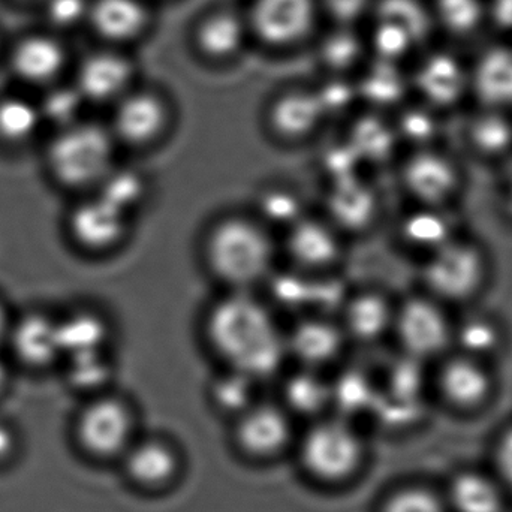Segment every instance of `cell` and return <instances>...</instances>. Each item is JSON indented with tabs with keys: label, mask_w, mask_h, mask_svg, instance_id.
I'll use <instances>...</instances> for the list:
<instances>
[{
	"label": "cell",
	"mask_w": 512,
	"mask_h": 512,
	"mask_svg": "<svg viewBox=\"0 0 512 512\" xmlns=\"http://www.w3.org/2000/svg\"><path fill=\"white\" fill-rule=\"evenodd\" d=\"M203 334L210 351L227 369L270 378L282 369L288 348L271 310L251 292H231L207 310Z\"/></svg>",
	"instance_id": "obj_1"
},
{
	"label": "cell",
	"mask_w": 512,
	"mask_h": 512,
	"mask_svg": "<svg viewBox=\"0 0 512 512\" xmlns=\"http://www.w3.org/2000/svg\"><path fill=\"white\" fill-rule=\"evenodd\" d=\"M201 255L207 271L225 288L251 292L273 274L277 242L258 216L230 213L207 228Z\"/></svg>",
	"instance_id": "obj_2"
},
{
	"label": "cell",
	"mask_w": 512,
	"mask_h": 512,
	"mask_svg": "<svg viewBox=\"0 0 512 512\" xmlns=\"http://www.w3.org/2000/svg\"><path fill=\"white\" fill-rule=\"evenodd\" d=\"M119 150L107 123L80 119L57 129L48 144L45 159L51 176L59 185L89 194L117 167Z\"/></svg>",
	"instance_id": "obj_3"
},
{
	"label": "cell",
	"mask_w": 512,
	"mask_h": 512,
	"mask_svg": "<svg viewBox=\"0 0 512 512\" xmlns=\"http://www.w3.org/2000/svg\"><path fill=\"white\" fill-rule=\"evenodd\" d=\"M420 279L423 292L445 306H465L480 297L489 283V254L481 243L457 234L424 256Z\"/></svg>",
	"instance_id": "obj_4"
},
{
	"label": "cell",
	"mask_w": 512,
	"mask_h": 512,
	"mask_svg": "<svg viewBox=\"0 0 512 512\" xmlns=\"http://www.w3.org/2000/svg\"><path fill=\"white\" fill-rule=\"evenodd\" d=\"M363 436L345 417L316 418L300 442V462L318 483L339 486L366 462Z\"/></svg>",
	"instance_id": "obj_5"
},
{
	"label": "cell",
	"mask_w": 512,
	"mask_h": 512,
	"mask_svg": "<svg viewBox=\"0 0 512 512\" xmlns=\"http://www.w3.org/2000/svg\"><path fill=\"white\" fill-rule=\"evenodd\" d=\"M432 366L430 391L450 414L477 417L495 402L499 382L493 363L450 351Z\"/></svg>",
	"instance_id": "obj_6"
},
{
	"label": "cell",
	"mask_w": 512,
	"mask_h": 512,
	"mask_svg": "<svg viewBox=\"0 0 512 512\" xmlns=\"http://www.w3.org/2000/svg\"><path fill=\"white\" fill-rule=\"evenodd\" d=\"M448 309L423 291L396 304L391 336L405 357L433 364L453 349L454 319Z\"/></svg>",
	"instance_id": "obj_7"
},
{
	"label": "cell",
	"mask_w": 512,
	"mask_h": 512,
	"mask_svg": "<svg viewBox=\"0 0 512 512\" xmlns=\"http://www.w3.org/2000/svg\"><path fill=\"white\" fill-rule=\"evenodd\" d=\"M78 447L96 460H120L138 438L137 415L128 400L116 394H95L75 421Z\"/></svg>",
	"instance_id": "obj_8"
},
{
	"label": "cell",
	"mask_w": 512,
	"mask_h": 512,
	"mask_svg": "<svg viewBox=\"0 0 512 512\" xmlns=\"http://www.w3.org/2000/svg\"><path fill=\"white\" fill-rule=\"evenodd\" d=\"M107 125L120 149H152L170 132L173 110L158 92L134 87L113 105Z\"/></svg>",
	"instance_id": "obj_9"
},
{
	"label": "cell",
	"mask_w": 512,
	"mask_h": 512,
	"mask_svg": "<svg viewBox=\"0 0 512 512\" xmlns=\"http://www.w3.org/2000/svg\"><path fill=\"white\" fill-rule=\"evenodd\" d=\"M400 182L415 206L450 209L463 191V171L438 147L412 150L400 168Z\"/></svg>",
	"instance_id": "obj_10"
},
{
	"label": "cell",
	"mask_w": 512,
	"mask_h": 512,
	"mask_svg": "<svg viewBox=\"0 0 512 512\" xmlns=\"http://www.w3.org/2000/svg\"><path fill=\"white\" fill-rule=\"evenodd\" d=\"M131 222L132 213L93 191L83 194L69 212L68 233L86 254L107 255L126 242Z\"/></svg>",
	"instance_id": "obj_11"
},
{
	"label": "cell",
	"mask_w": 512,
	"mask_h": 512,
	"mask_svg": "<svg viewBox=\"0 0 512 512\" xmlns=\"http://www.w3.org/2000/svg\"><path fill=\"white\" fill-rule=\"evenodd\" d=\"M60 36L48 29L18 36L6 51L11 75L26 86L39 89L59 83L69 62L68 48Z\"/></svg>",
	"instance_id": "obj_12"
},
{
	"label": "cell",
	"mask_w": 512,
	"mask_h": 512,
	"mask_svg": "<svg viewBox=\"0 0 512 512\" xmlns=\"http://www.w3.org/2000/svg\"><path fill=\"white\" fill-rule=\"evenodd\" d=\"M319 9L318 0H254L246 21L262 44L289 48L310 35Z\"/></svg>",
	"instance_id": "obj_13"
},
{
	"label": "cell",
	"mask_w": 512,
	"mask_h": 512,
	"mask_svg": "<svg viewBox=\"0 0 512 512\" xmlns=\"http://www.w3.org/2000/svg\"><path fill=\"white\" fill-rule=\"evenodd\" d=\"M421 104L438 111H450L471 96V75L457 54L435 50L424 54L411 77Z\"/></svg>",
	"instance_id": "obj_14"
},
{
	"label": "cell",
	"mask_w": 512,
	"mask_h": 512,
	"mask_svg": "<svg viewBox=\"0 0 512 512\" xmlns=\"http://www.w3.org/2000/svg\"><path fill=\"white\" fill-rule=\"evenodd\" d=\"M292 435V415L283 405L258 400L236 417L234 441L243 454L255 460H270L285 453Z\"/></svg>",
	"instance_id": "obj_15"
},
{
	"label": "cell",
	"mask_w": 512,
	"mask_h": 512,
	"mask_svg": "<svg viewBox=\"0 0 512 512\" xmlns=\"http://www.w3.org/2000/svg\"><path fill=\"white\" fill-rule=\"evenodd\" d=\"M450 512H511L512 501L492 469L463 463L439 481Z\"/></svg>",
	"instance_id": "obj_16"
},
{
	"label": "cell",
	"mask_w": 512,
	"mask_h": 512,
	"mask_svg": "<svg viewBox=\"0 0 512 512\" xmlns=\"http://www.w3.org/2000/svg\"><path fill=\"white\" fill-rule=\"evenodd\" d=\"M283 249L298 270L325 273L342 261V233L328 219L303 215L286 228Z\"/></svg>",
	"instance_id": "obj_17"
},
{
	"label": "cell",
	"mask_w": 512,
	"mask_h": 512,
	"mask_svg": "<svg viewBox=\"0 0 512 512\" xmlns=\"http://www.w3.org/2000/svg\"><path fill=\"white\" fill-rule=\"evenodd\" d=\"M135 66L116 50L93 51L78 63L74 86L87 104L114 105L134 89Z\"/></svg>",
	"instance_id": "obj_18"
},
{
	"label": "cell",
	"mask_w": 512,
	"mask_h": 512,
	"mask_svg": "<svg viewBox=\"0 0 512 512\" xmlns=\"http://www.w3.org/2000/svg\"><path fill=\"white\" fill-rule=\"evenodd\" d=\"M327 119L316 90H286L271 101L265 113L270 134L286 144L309 140Z\"/></svg>",
	"instance_id": "obj_19"
},
{
	"label": "cell",
	"mask_w": 512,
	"mask_h": 512,
	"mask_svg": "<svg viewBox=\"0 0 512 512\" xmlns=\"http://www.w3.org/2000/svg\"><path fill=\"white\" fill-rule=\"evenodd\" d=\"M120 462L126 478L143 490L167 489L182 471L179 450L162 438L138 436Z\"/></svg>",
	"instance_id": "obj_20"
},
{
	"label": "cell",
	"mask_w": 512,
	"mask_h": 512,
	"mask_svg": "<svg viewBox=\"0 0 512 512\" xmlns=\"http://www.w3.org/2000/svg\"><path fill=\"white\" fill-rule=\"evenodd\" d=\"M14 357L30 369H47L62 360L57 318L29 312L14 319L6 342Z\"/></svg>",
	"instance_id": "obj_21"
},
{
	"label": "cell",
	"mask_w": 512,
	"mask_h": 512,
	"mask_svg": "<svg viewBox=\"0 0 512 512\" xmlns=\"http://www.w3.org/2000/svg\"><path fill=\"white\" fill-rule=\"evenodd\" d=\"M396 304L379 289H363L343 303L340 327L346 339L373 345L393 331Z\"/></svg>",
	"instance_id": "obj_22"
},
{
	"label": "cell",
	"mask_w": 512,
	"mask_h": 512,
	"mask_svg": "<svg viewBox=\"0 0 512 512\" xmlns=\"http://www.w3.org/2000/svg\"><path fill=\"white\" fill-rule=\"evenodd\" d=\"M471 95L480 107L512 113V44L486 47L469 63Z\"/></svg>",
	"instance_id": "obj_23"
},
{
	"label": "cell",
	"mask_w": 512,
	"mask_h": 512,
	"mask_svg": "<svg viewBox=\"0 0 512 512\" xmlns=\"http://www.w3.org/2000/svg\"><path fill=\"white\" fill-rule=\"evenodd\" d=\"M346 342L348 339L339 322L321 316L304 318L286 334L288 355L313 370L336 363Z\"/></svg>",
	"instance_id": "obj_24"
},
{
	"label": "cell",
	"mask_w": 512,
	"mask_h": 512,
	"mask_svg": "<svg viewBox=\"0 0 512 512\" xmlns=\"http://www.w3.org/2000/svg\"><path fill=\"white\" fill-rule=\"evenodd\" d=\"M149 23V9L143 0H90L86 24L107 44L135 41Z\"/></svg>",
	"instance_id": "obj_25"
},
{
	"label": "cell",
	"mask_w": 512,
	"mask_h": 512,
	"mask_svg": "<svg viewBox=\"0 0 512 512\" xmlns=\"http://www.w3.org/2000/svg\"><path fill=\"white\" fill-rule=\"evenodd\" d=\"M379 215L378 194L354 176L340 177L328 194V221L340 233H361L375 224Z\"/></svg>",
	"instance_id": "obj_26"
},
{
	"label": "cell",
	"mask_w": 512,
	"mask_h": 512,
	"mask_svg": "<svg viewBox=\"0 0 512 512\" xmlns=\"http://www.w3.org/2000/svg\"><path fill=\"white\" fill-rule=\"evenodd\" d=\"M397 234L406 249L424 258L459 233L448 215V209L415 206L414 210L403 216Z\"/></svg>",
	"instance_id": "obj_27"
},
{
	"label": "cell",
	"mask_w": 512,
	"mask_h": 512,
	"mask_svg": "<svg viewBox=\"0 0 512 512\" xmlns=\"http://www.w3.org/2000/svg\"><path fill=\"white\" fill-rule=\"evenodd\" d=\"M248 21L230 11L207 15L195 29V47L207 60L228 62L245 47Z\"/></svg>",
	"instance_id": "obj_28"
},
{
	"label": "cell",
	"mask_w": 512,
	"mask_h": 512,
	"mask_svg": "<svg viewBox=\"0 0 512 512\" xmlns=\"http://www.w3.org/2000/svg\"><path fill=\"white\" fill-rule=\"evenodd\" d=\"M469 149L487 161H504L512 156L511 113L480 107L466 125Z\"/></svg>",
	"instance_id": "obj_29"
},
{
	"label": "cell",
	"mask_w": 512,
	"mask_h": 512,
	"mask_svg": "<svg viewBox=\"0 0 512 512\" xmlns=\"http://www.w3.org/2000/svg\"><path fill=\"white\" fill-rule=\"evenodd\" d=\"M507 334L504 327L484 313H471L454 321L453 349L493 363L504 352Z\"/></svg>",
	"instance_id": "obj_30"
},
{
	"label": "cell",
	"mask_w": 512,
	"mask_h": 512,
	"mask_svg": "<svg viewBox=\"0 0 512 512\" xmlns=\"http://www.w3.org/2000/svg\"><path fill=\"white\" fill-rule=\"evenodd\" d=\"M62 358L87 351H102L108 339L105 319L93 310H75L57 319Z\"/></svg>",
	"instance_id": "obj_31"
},
{
	"label": "cell",
	"mask_w": 512,
	"mask_h": 512,
	"mask_svg": "<svg viewBox=\"0 0 512 512\" xmlns=\"http://www.w3.org/2000/svg\"><path fill=\"white\" fill-rule=\"evenodd\" d=\"M44 126L36 99L24 95L0 96V141L21 146L33 140Z\"/></svg>",
	"instance_id": "obj_32"
},
{
	"label": "cell",
	"mask_w": 512,
	"mask_h": 512,
	"mask_svg": "<svg viewBox=\"0 0 512 512\" xmlns=\"http://www.w3.org/2000/svg\"><path fill=\"white\" fill-rule=\"evenodd\" d=\"M285 406L289 414H301L306 417L316 415L331 405V384H327L318 370L307 369L289 376L283 387Z\"/></svg>",
	"instance_id": "obj_33"
},
{
	"label": "cell",
	"mask_w": 512,
	"mask_h": 512,
	"mask_svg": "<svg viewBox=\"0 0 512 512\" xmlns=\"http://www.w3.org/2000/svg\"><path fill=\"white\" fill-rule=\"evenodd\" d=\"M433 24L454 38H469L487 24L486 0H432Z\"/></svg>",
	"instance_id": "obj_34"
},
{
	"label": "cell",
	"mask_w": 512,
	"mask_h": 512,
	"mask_svg": "<svg viewBox=\"0 0 512 512\" xmlns=\"http://www.w3.org/2000/svg\"><path fill=\"white\" fill-rule=\"evenodd\" d=\"M379 512H450L441 486L435 481L409 480L391 489Z\"/></svg>",
	"instance_id": "obj_35"
},
{
	"label": "cell",
	"mask_w": 512,
	"mask_h": 512,
	"mask_svg": "<svg viewBox=\"0 0 512 512\" xmlns=\"http://www.w3.org/2000/svg\"><path fill=\"white\" fill-rule=\"evenodd\" d=\"M42 96L38 101L44 125H51L54 129H62L83 119L84 101L77 87L72 84L56 83L42 89Z\"/></svg>",
	"instance_id": "obj_36"
},
{
	"label": "cell",
	"mask_w": 512,
	"mask_h": 512,
	"mask_svg": "<svg viewBox=\"0 0 512 512\" xmlns=\"http://www.w3.org/2000/svg\"><path fill=\"white\" fill-rule=\"evenodd\" d=\"M408 80L399 71V63L378 59V63L367 72L358 92L376 105L397 104L408 90Z\"/></svg>",
	"instance_id": "obj_37"
},
{
	"label": "cell",
	"mask_w": 512,
	"mask_h": 512,
	"mask_svg": "<svg viewBox=\"0 0 512 512\" xmlns=\"http://www.w3.org/2000/svg\"><path fill=\"white\" fill-rule=\"evenodd\" d=\"M66 360V378L72 388L87 393H104L101 390L111 376L110 361L102 351H87L72 354Z\"/></svg>",
	"instance_id": "obj_38"
},
{
	"label": "cell",
	"mask_w": 512,
	"mask_h": 512,
	"mask_svg": "<svg viewBox=\"0 0 512 512\" xmlns=\"http://www.w3.org/2000/svg\"><path fill=\"white\" fill-rule=\"evenodd\" d=\"M438 114V111L424 104L406 108L394 125L397 137L412 146V150L438 147L436 143L441 135Z\"/></svg>",
	"instance_id": "obj_39"
},
{
	"label": "cell",
	"mask_w": 512,
	"mask_h": 512,
	"mask_svg": "<svg viewBox=\"0 0 512 512\" xmlns=\"http://www.w3.org/2000/svg\"><path fill=\"white\" fill-rule=\"evenodd\" d=\"M258 381L251 376L243 375L236 370L227 369L224 375L216 378L212 384V400L221 412L239 417L246 409L251 408L256 400L255 384Z\"/></svg>",
	"instance_id": "obj_40"
},
{
	"label": "cell",
	"mask_w": 512,
	"mask_h": 512,
	"mask_svg": "<svg viewBox=\"0 0 512 512\" xmlns=\"http://www.w3.org/2000/svg\"><path fill=\"white\" fill-rule=\"evenodd\" d=\"M354 134L357 135V140L352 141L349 146L357 152L358 158H375L379 161L387 159L399 141L394 126L373 117L358 123Z\"/></svg>",
	"instance_id": "obj_41"
},
{
	"label": "cell",
	"mask_w": 512,
	"mask_h": 512,
	"mask_svg": "<svg viewBox=\"0 0 512 512\" xmlns=\"http://www.w3.org/2000/svg\"><path fill=\"white\" fill-rule=\"evenodd\" d=\"M96 192H101L105 197L110 198L114 203L134 213L140 206L141 201L146 197V182L137 171L128 168H119L117 165L107 179L101 183Z\"/></svg>",
	"instance_id": "obj_42"
},
{
	"label": "cell",
	"mask_w": 512,
	"mask_h": 512,
	"mask_svg": "<svg viewBox=\"0 0 512 512\" xmlns=\"http://www.w3.org/2000/svg\"><path fill=\"white\" fill-rule=\"evenodd\" d=\"M363 53L364 45L360 36L348 29L330 33L321 45L322 62L336 72L354 68Z\"/></svg>",
	"instance_id": "obj_43"
},
{
	"label": "cell",
	"mask_w": 512,
	"mask_h": 512,
	"mask_svg": "<svg viewBox=\"0 0 512 512\" xmlns=\"http://www.w3.org/2000/svg\"><path fill=\"white\" fill-rule=\"evenodd\" d=\"M39 5L45 29L62 35L86 24L90 0H42Z\"/></svg>",
	"instance_id": "obj_44"
},
{
	"label": "cell",
	"mask_w": 512,
	"mask_h": 512,
	"mask_svg": "<svg viewBox=\"0 0 512 512\" xmlns=\"http://www.w3.org/2000/svg\"><path fill=\"white\" fill-rule=\"evenodd\" d=\"M487 466L501 481L512 501V420L505 421L493 435Z\"/></svg>",
	"instance_id": "obj_45"
},
{
	"label": "cell",
	"mask_w": 512,
	"mask_h": 512,
	"mask_svg": "<svg viewBox=\"0 0 512 512\" xmlns=\"http://www.w3.org/2000/svg\"><path fill=\"white\" fill-rule=\"evenodd\" d=\"M373 399L375 394L364 376L351 373L336 384H331V405H337L343 411H361Z\"/></svg>",
	"instance_id": "obj_46"
},
{
	"label": "cell",
	"mask_w": 512,
	"mask_h": 512,
	"mask_svg": "<svg viewBox=\"0 0 512 512\" xmlns=\"http://www.w3.org/2000/svg\"><path fill=\"white\" fill-rule=\"evenodd\" d=\"M264 216L265 218H259L265 225H268V222L271 219H276V216H279V219H282L283 222H286V225H292L298 218H301V213H297L298 206L295 204L294 198L288 194V192L283 191H274L267 192L264 198Z\"/></svg>",
	"instance_id": "obj_47"
},
{
	"label": "cell",
	"mask_w": 512,
	"mask_h": 512,
	"mask_svg": "<svg viewBox=\"0 0 512 512\" xmlns=\"http://www.w3.org/2000/svg\"><path fill=\"white\" fill-rule=\"evenodd\" d=\"M319 8L325 9L330 17L342 26L357 21L373 6L375 0H318Z\"/></svg>",
	"instance_id": "obj_48"
},
{
	"label": "cell",
	"mask_w": 512,
	"mask_h": 512,
	"mask_svg": "<svg viewBox=\"0 0 512 512\" xmlns=\"http://www.w3.org/2000/svg\"><path fill=\"white\" fill-rule=\"evenodd\" d=\"M349 89H352V87H349L348 84L336 78V80L331 81V83L325 84L322 89L316 90L322 105H324L327 116H330L333 111H336L337 108H342L343 104H346V102L354 98V93L357 92V90L349 93Z\"/></svg>",
	"instance_id": "obj_49"
},
{
	"label": "cell",
	"mask_w": 512,
	"mask_h": 512,
	"mask_svg": "<svg viewBox=\"0 0 512 512\" xmlns=\"http://www.w3.org/2000/svg\"><path fill=\"white\" fill-rule=\"evenodd\" d=\"M487 24L512 33V0H486Z\"/></svg>",
	"instance_id": "obj_50"
},
{
	"label": "cell",
	"mask_w": 512,
	"mask_h": 512,
	"mask_svg": "<svg viewBox=\"0 0 512 512\" xmlns=\"http://www.w3.org/2000/svg\"><path fill=\"white\" fill-rule=\"evenodd\" d=\"M17 450V435L9 424L0 421V465L8 462Z\"/></svg>",
	"instance_id": "obj_51"
},
{
	"label": "cell",
	"mask_w": 512,
	"mask_h": 512,
	"mask_svg": "<svg viewBox=\"0 0 512 512\" xmlns=\"http://www.w3.org/2000/svg\"><path fill=\"white\" fill-rule=\"evenodd\" d=\"M12 319L9 318L8 310L0 303V343L6 342L8 337L9 327H11Z\"/></svg>",
	"instance_id": "obj_52"
},
{
	"label": "cell",
	"mask_w": 512,
	"mask_h": 512,
	"mask_svg": "<svg viewBox=\"0 0 512 512\" xmlns=\"http://www.w3.org/2000/svg\"><path fill=\"white\" fill-rule=\"evenodd\" d=\"M9 378H11V373H9L8 363L3 358H0V394L8 387Z\"/></svg>",
	"instance_id": "obj_53"
},
{
	"label": "cell",
	"mask_w": 512,
	"mask_h": 512,
	"mask_svg": "<svg viewBox=\"0 0 512 512\" xmlns=\"http://www.w3.org/2000/svg\"><path fill=\"white\" fill-rule=\"evenodd\" d=\"M14 3H41L42 0H11Z\"/></svg>",
	"instance_id": "obj_54"
},
{
	"label": "cell",
	"mask_w": 512,
	"mask_h": 512,
	"mask_svg": "<svg viewBox=\"0 0 512 512\" xmlns=\"http://www.w3.org/2000/svg\"><path fill=\"white\" fill-rule=\"evenodd\" d=\"M0 50H2V47H0Z\"/></svg>",
	"instance_id": "obj_55"
}]
</instances>
